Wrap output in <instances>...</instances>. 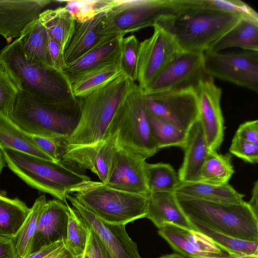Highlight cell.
Segmentation results:
<instances>
[{
    "label": "cell",
    "mask_w": 258,
    "mask_h": 258,
    "mask_svg": "<svg viewBox=\"0 0 258 258\" xmlns=\"http://www.w3.org/2000/svg\"><path fill=\"white\" fill-rule=\"evenodd\" d=\"M145 170L149 194L160 192H174L180 183L178 174L169 164L146 163Z\"/></svg>",
    "instance_id": "obj_35"
},
{
    "label": "cell",
    "mask_w": 258,
    "mask_h": 258,
    "mask_svg": "<svg viewBox=\"0 0 258 258\" xmlns=\"http://www.w3.org/2000/svg\"><path fill=\"white\" fill-rule=\"evenodd\" d=\"M8 117L30 135L65 140L78 125L80 109L79 103L71 107L46 103L19 90Z\"/></svg>",
    "instance_id": "obj_6"
},
{
    "label": "cell",
    "mask_w": 258,
    "mask_h": 258,
    "mask_svg": "<svg viewBox=\"0 0 258 258\" xmlns=\"http://www.w3.org/2000/svg\"><path fill=\"white\" fill-rule=\"evenodd\" d=\"M105 13L82 23H76L73 34L63 51L67 65L72 63L94 46L103 36V21Z\"/></svg>",
    "instance_id": "obj_24"
},
{
    "label": "cell",
    "mask_w": 258,
    "mask_h": 258,
    "mask_svg": "<svg viewBox=\"0 0 258 258\" xmlns=\"http://www.w3.org/2000/svg\"><path fill=\"white\" fill-rule=\"evenodd\" d=\"M38 148L53 161L60 162V157L63 150L62 139L31 135Z\"/></svg>",
    "instance_id": "obj_43"
},
{
    "label": "cell",
    "mask_w": 258,
    "mask_h": 258,
    "mask_svg": "<svg viewBox=\"0 0 258 258\" xmlns=\"http://www.w3.org/2000/svg\"><path fill=\"white\" fill-rule=\"evenodd\" d=\"M148 114L152 135L159 150L172 146L182 148L187 133L166 119Z\"/></svg>",
    "instance_id": "obj_36"
},
{
    "label": "cell",
    "mask_w": 258,
    "mask_h": 258,
    "mask_svg": "<svg viewBox=\"0 0 258 258\" xmlns=\"http://www.w3.org/2000/svg\"><path fill=\"white\" fill-rule=\"evenodd\" d=\"M158 233L174 251L187 258H232L211 238L198 231L167 223Z\"/></svg>",
    "instance_id": "obj_17"
},
{
    "label": "cell",
    "mask_w": 258,
    "mask_h": 258,
    "mask_svg": "<svg viewBox=\"0 0 258 258\" xmlns=\"http://www.w3.org/2000/svg\"><path fill=\"white\" fill-rule=\"evenodd\" d=\"M5 165V160L3 153L0 150V174Z\"/></svg>",
    "instance_id": "obj_52"
},
{
    "label": "cell",
    "mask_w": 258,
    "mask_h": 258,
    "mask_svg": "<svg viewBox=\"0 0 258 258\" xmlns=\"http://www.w3.org/2000/svg\"><path fill=\"white\" fill-rule=\"evenodd\" d=\"M64 242V240H60L43 246L39 250L31 252L24 258H42Z\"/></svg>",
    "instance_id": "obj_49"
},
{
    "label": "cell",
    "mask_w": 258,
    "mask_h": 258,
    "mask_svg": "<svg viewBox=\"0 0 258 258\" xmlns=\"http://www.w3.org/2000/svg\"><path fill=\"white\" fill-rule=\"evenodd\" d=\"M113 0L66 1L64 6L76 23H82L93 19L101 13L106 12Z\"/></svg>",
    "instance_id": "obj_39"
},
{
    "label": "cell",
    "mask_w": 258,
    "mask_h": 258,
    "mask_svg": "<svg viewBox=\"0 0 258 258\" xmlns=\"http://www.w3.org/2000/svg\"><path fill=\"white\" fill-rule=\"evenodd\" d=\"M38 20L49 37L56 42L63 51L76 23L65 7L45 10L40 14Z\"/></svg>",
    "instance_id": "obj_30"
},
{
    "label": "cell",
    "mask_w": 258,
    "mask_h": 258,
    "mask_svg": "<svg viewBox=\"0 0 258 258\" xmlns=\"http://www.w3.org/2000/svg\"><path fill=\"white\" fill-rule=\"evenodd\" d=\"M181 6L174 13L160 19L155 25L169 33L182 51H208L241 17L231 13Z\"/></svg>",
    "instance_id": "obj_3"
},
{
    "label": "cell",
    "mask_w": 258,
    "mask_h": 258,
    "mask_svg": "<svg viewBox=\"0 0 258 258\" xmlns=\"http://www.w3.org/2000/svg\"><path fill=\"white\" fill-rule=\"evenodd\" d=\"M199 120L210 150L217 151L224 139V120L220 102L222 90L206 75L195 88Z\"/></svg>",
    "instance_id": "obj_15"
},
{
    "label": "cell",
    "mask_w": 258,
    "mask_h": 258,
    "mask_svg": "<svg viewBox=\"0 0 258 258\" xmlns=\"http://www.w3.org/2000/svg\"><path fill=\"white\" fill-rule=\"evenodd\" d=\"M254 215L258 218V180L254 182L252 189L251 198L247 202Z\"/></svg>",
    "instance_id": "obj_50"
},
{
    "label": "cell",
    "mask_w": 258,
    "mask_h": 258,
    "mask_svg": "<svg viewBox=\"0 0 258 258\" xmlns=\"http://www.w3.org/2000/svg\"><path fill=\"white\" fill-rule=\"evenodd\" d=\"M234 136L248 142L258 143V120L247 121L241 123Z\"/></svg>",
    "instance_id": "obj_45"
},
{
    "label": "cell",
    "mask_w": 258,
    "mask_h": 258,
    "mask_svg": "<svg viewBox=\"0 0 258 258\" xmlns=\"http://www.w3.org/2000/svg\"><path fill=\"white\" fill-rule=\"evenodd\" d=\"M69 212L68 204L58 199L46 202L38 221L31 253L57 241H66Z\"/></svg>",
    "instance_id": "obj_20"
},
{
    "label": "cell",
    "mask_w": 258,
    "mask_h": 258,
    "mask_svg": "<svg viewBox=\"0 0 258 258\" xmlns=\"http://www.w3.org/2000/svg\"><path fill=\"white\" fill-rule=\"evenodd\" d=\"M119 148L117 134L115 132L93 144L64 148L60 161L69 167L90 170L106 184Z\"/></svg>",
    "instance_id": "obj_13"
},
{
    "label": "cell",
    "mask_w": 258,
    "mask_h": 258,
    "mask_svg": "<svg viewBox=\"0 0 258 258\" xmlns=\"http://www.w3.org/2000/svg\"><path fill=\"white\" fill-rule=\"evenodd\" d=\"M205 73L214 78L258 91V51L204 53Z\"/></svg>",
    "instance_id": "obj_10"
},
{
    "label": "cell",
    "mask_w": 258,
    "mask_h": 258,
    "mask_svg": "<svg viewBox=\"0 0 258 258\" xmlns=\"http://www.w3.org/2000/svg\"><path fill=\"white\" fill-rule=\"evenodd\" d=\"M66 197L84 222L97 234L112 258H142L136 243L126 231L125 225L105 223L72 194Z\"/></svg>",
    "instance_id": "obj_16"
},
{
    "label": "cell",
    "mask_w": 258,
    "mask_h": 258,
    "mask_svg": "<svg viewBox=\"0 0 258 258\" xmlns=\"http://www.w3.org/2000/svg\"><path fill=\"white\" fill-rule=\"evenodd\" d=\"M144 95L148 113L173 123L185 133L198 119V101L195 89Z\"/></svg>",
    "instance_id": "obj_12"
},
{
    "label": "cell",
    "mask_w": 258,
    "mask_h": 258,
    "mask_svg": "<svg viewBox=\"0 0 258 258\" xmlns=\"http://www.w3.org/2000/svg\"><path fill=\"white\" fill-rule=\"evenodd\" d=\"M19 90L15 80L0 61V116H9Z\"/></svg>",
    "instance_id": "obj_41"
},
{
    "label": "cell",
    "mask_w": 258,
    "mask_h": 258,
    "mask_svg": "<svg viewBox=\"0 0 258 258\" xmlns=\"http://www.w3.org/2000/svg\"><path fill=\"white\" fill-rule=\"evenodd\" d=\"M46 202L44 195L35 201L26 219L14 238L18 258H24L31 253L38 221Z\"/></svg>",
    "instance_id": "obj_34"
},
{
    "label": "cell",
    "mask_w": 258,
    "mask_h": 258,
    "mask_svg": "<svg viewBox=\"0 0 258 258\" xmlns=\"http://www.w3.org/2000/svg\"><path fill=\"white\" fill-rule=\"evenodd\" d=\"M0 258H18L13 238L0 236Z\"/></svg>",
    "instance_id": "obj_47"
},
{
    "label": "cell",
    "mask_w": 258,
    "mask_h": 258,
    "mask_svg": "<svg viewBox=\"0 0 258 258\" xmlns=\"http://www.w3.org/2000/svg\"><path fill=\"white\" fill-rule=\"evenodd\" d=\"M69 212L65 245L74 255L82 256L88 240L90 228L70 206Z\"/></svg>",
    "instance_id": "obj_38"
},
{
    "label": "cell",
    "mask_w": 258,
    "mask_h": 258,
    "mask_svg": "<svg viewBox=\"0 0 258 258\" xmlns=\"http://www.w3.org/2000/svg\"><path fill=\"white\" fill-rule=\"evenodd\" d=\"M50 0H0V35L8 42L19 38L24 28L37 19Z\"/></svg>",
    "instance_id": "obj_19"
},
{
    "label": "cell",
    "mask_w": 258,
    "mask_h": 258,
    "mask_svg": "<svg viewBox=\"0 0 258 258\" xmlns=\"http://www.w3.org/2000/svg\"><path fill=\"white\" fill-rule=\"evenodd\" d=\"M146 159L136 153L119 147L106 184L125 192L148 196Z\"/></svg>",
    "instance_id": "obj_18"
},
{
    "label": "cell",
    "mask_w": 258,
    "mask_h": 258,
    "mask_svg": "<svg viewBox=\"0 0 258 258\" xmlns=\"http://www.w3.org/2000/svg\"><path fill=\"white\" fill-rule=\"evenodd\" d=\"M8 167L29 186L67 204V195L90 180L61 162H56L16 150H1Z\"/></svg>",
    "instance_id": "obj_5"
},
{
    "label": "cell",
    "mask_w": 258,
    "mask_h": 258,
    "mask_svg": "<svg viewBox=\"0 0 258 258\" xmlns=\"http://www.w3.org/2000/svg\"><path fill=\"white\" fill-rule=\"evenodd\" d=\"M182 6L231 13L258 20L257 12L239 0H181Z\"/></svg>",
    "instance_id": "obj_37"
},
{
    "label": "cell",
    "mask_w": 258,
    "mask_h": 258,
    "mask_svg": "<svg viewBox=\"0 0 258 258\" xmlns=\"http://www.w3.org/2000/svg\"><path fill=\"white\" fill-rule=\"evenodd\" d=\"M123 74L119 59L67 77L76 98L86 96Z\"/></svg>",
    "instance_id": "obj_25"
},
{
    "label": "cell",
    "mask_w": 258,
    "mask_h": 258,
    "mask_svg": "<svg viewBox=\"0 0 258 258\" xmlns=\"http://www.w3.org/2000/svg\"><path fill=\"white\" fill-rule=\"evenodd\" d=\"M18 38L29 60L55 70L49 53V36L38 18L29 24Z\"/></svg>",
    "instance_id": "obj_27"
},
{
    "label": "cell",
    "mask_w": 258,
    "mask_h": 258,
    "mask_svg": "<svg viewBox=\"0 0 258 258\" xmlns=\"http://www.w3.org/2000/svg\"><path fill=\"white\" fill-rule=\"evenodd\" d=\"M140 42L135 35L124 37L121 41L119 64L123 74L136 82L138 77V61Z\"/></svg>",
    "instance_id": "obj_40"
},
{
    "label": "cell",
    "mask_w": 258,
    "mask_h": 258,
    "mask_svg": "<svg viewBox=\"0 0 258 258\" xmlns=\"http://www.w3.org/2000/svg\"><path fill=\"white\" fill-rule=\"evenodd\" d=\"M153 27L152 36L140 42L137 81L143 91L181 51L169 33L157 25Z\"/></svg>",
    "instance_id": "obj_14"
},
{
    "label": "cell",
    "mask_w": 258,
    "mask_h": 258,
    "mask_svg": "<svg viewBox=\"0 0 258 258\" xmlns=\"http://www.w3.org/2000/svg\"><path fill=\"white\" fill-rule=\"evenodd\" d=\"M229 152L245 162L256 164L258 162V143H252L234 136Z\"/></svg>",
    "instance_id": "obj_42"
},
{
    "label": "cell",
    "mask_w": 258,
    "mask_h": 258,
    "mask_svg": "<svg viewBox=\"0 0 258 258\" xmlns=\"http://www.w3.org/2000/svg\"><path fill=\"white\" fill-rule=\"evenodd\" d=\"M145 218L151 220L158 229L165 224L171 223L196 230L181 209L174 192H160L149 194Z\"/></svg>",
    "instance_id": "obj_23"
},
{
    "label": "cell",
    "mask_w": 258,
    "mask_h": 258,
    "mask_svg": "<svg viewBox=\"0 0 258 258\" xmlns=\"http://www.w3.org/2000/svg\"><path fill=\"white\" fill-rule=\"evenodd\" d=\"M182 149L184 157L177 173L179 180L180 183L196 182L210 150L198 119L187 132Z\"/></svg>",
    "instance_id": "obj_21"
},
{
    "label": "cell",
    "mask_w": 258,
    "mask_h": 258,
    "mask_svg": "<svg viewBox=\"0 0 258 258\" xmlns=\"http://www.w3.org/2000/svg\"><path fill=\"white\" fill-rule=\"evenodd\" d=\"M195 229L211 238L232 258H258V241L243 240L224 235L200 224L191 222Z\"/></svg>",
    "instance_id": "obj_33"
},
{
    "label": "cell",
    "mask_w": 258,
    "mask_h": 258,
    "mask_svg": "<svg viewBox=\"0 0 258 258\" xmlns=\"http://www.w3.org/2000/svg\"><path fill=\"white\" fill-rule=\"evenodd\" d=\"M181 7L180 0H113L105 12L102 33L124 36L153 27L160 19Z\"/></svg>",
    "instance_id": "obj_9"
},
{
    "label": "cell",
    "mask_w": 258,
    "mask_h": 258,
    "mask_svg": "<svg viewBox=\"0 0 258 258\" xmlns=\"http://www.w3.org/2000/svg\"><path fill=\"white\" fill-rule=\"evenodd\" d=\"M174 193L204 201L226 204L243 202L244 195L229 183L217 185L202 182L180 183Z\"/></svg>",
    "instance_id": "obj_28"
},
{
    "label": "cell",
    "mask_w": 258,
    "mask_h": 258,
    "mask_svg": "<svg viewBox=\"0 0 258 258\" xmlns=\"http://www.w3.org/2000/svg\"><path fill=\"white\" fill-rule=\"evenodd\" d=\"M124 37L113 34L103 36L83 55L67 65L62 73L68 78L119 59L121 42Z\"/></svg>",
    "instance_id": "obj_22"
},
{
    "label": "cell",
    "mask_w": 258,
    "mask_h": 258,
    "mask_svg": "<svg viewBox=\"0 0 258 258\" xmlns=\"http://www.w3.org/2000/svg\"><path fill=\"white\" fill-rule=\"evenodd\" d=\"M73 195L103 222L125 225L145 218L148 196L125 192L91 179L73 188Z\"/></svg>",
    "instance_id": "obj_7"
},
{
    "label": "cell",
    "mask_w": 258,
    "mask_h": 258,
    "mask_svg": "<svg viewBox=\"0 0 258 258\" xmlns=\"http://www.w3.org/2000/svg\"><path fill=\"white\" fill-rule=\"evenodd\" d=\"M136 82L122 74L89 94L78 98L80 117L64 148L89 145L104 138L115 115Z\"/></svg>",
    "instance_id": "obj_2"
},
{
    "label": "cell",
    "mask_w": 258,
    "mask_h": 258,
    "mask_svg": "<svg viewBox=\"0 0 258 258\" xmlns=\"http://www.w3.org/2000/svg\"><path fill=\"white\" fill-rule=\"evenodd\" d=\"M232 157L230 153L223 155L210 150L196 182L217 185L229 183L234 173Z\"/></svg>",
    "instance_id": "obj_32"
},
{
    "label": "cell",
    "mask_w": 258,
    "mask_h": 258,
    "mask_svg": "<svg viewBox=\"0 0 258 258\" xmlns=\"http://www.w3.org/2000/svg\"><path fill=\"white\" fill-rule=\"evenodd\" d=\"M89 228L88 240L82 258H112L97 234Z\"/></svg>",
    "instance_id": "obj_44"
},
{
    "label": "cell",
    "mask_w": 258,
    "mask_h": 258,
    "mask_svg": "<svg viewBox=\"0 0 258 258\" xmlns=\"http://www.w3.org/2000/svg\"><path fill=\"white\" fill-rule=\"evenodd\" d=\"M159 258H187L177 253L168 254L161 256Z\"/></svg>",
    "instance_id": "obj_51"
},
{
    "label": "cell",
    "mask_w": 258,
    "mask_h": 258,
    "mask_svg": "<svg viewBox=\"0 0 258 258\" xmlns=\"http://www.w3.org/2000/svg\"><path fill=\"white\" fill-rule=\"evenodd\" d=\"M3 149H12L54 161L38 148L31 135L20 128L8 117L0 116V150Z\"/></svg>",
    "instance_id": "obj_29"
},
{
    "label": "cell",
    "mask_w": 258,
    "mask_h": 258,
    "mask_svg": "<svg viewBox=\"0 0 258 258\" xmlns=\"http://www.w3.org/2000/svg\"><path fill=\"white\" fill-rule=\"evenodd\" d=\"M174 194L190 222L200 224L224 235L258 241V218L247 202L215 203Z\"/></svg>",
    "instance_id": "obj_4"
},
{
    "label": "cell",
    "mask_w": 258,
    "mask_h": 258,
    "mask_svg": "<svg viewBox=\"0 0 258 258\" xmlns=\"http://www.w3.org/2000/svg\"><path fill=\"white\" fill-rule=\"evenodd\" d=\"M48 49L53 68L62 73L66 67L63 58V51L58 44L49 37Z\"/></svg>",
    "instance_id": "obj_46"
},
{
    "label": "cell",
    "mask_w": 258,
    "mask_h": 258,
    "mask_svg": "<svg viewBox=\"0 0 258 258\" xmlns=\"http://www.w3.org/2000/svg\"><path fill=\"white\" fill-rule=\"evenodd\" d=\"M30 210L20 199L8 198L0 192V236L14 239Z\"/></svg>",
    "instance_id": "obj_31"
},
{
    "label": "cell",
    "mask_w": 258,
    "mask_h": 258,
    "mask_svg": "<svg viewBox=\"0 0 258 258\" xmlns=\"http://www.w3.org/2000/svg\"><path fill=\"white\" fill-rule=\"evenodd\" d=\"M1 61L20 90L44 103L75 106L78 99L73 94L70 81L61 72L29 60L18 38L0 51Z\"/></svg>",
    "instance_id": "obj_1"
},
{
    "label": "cell",
    "mask_w": 258,
    "mask_h": 258,
    "mask_svg": "<svg viewBox=\"0 0 258 258\" xmlns=\"http://www.w3.org/2000/svg\"><path fill=\"white\" fill-rule=\"evenodd\" d=\"M115 132L119 147L146 159L159 150L152 135L143 90L136 83L115 115L106 136Z\"/></svg>",
    "instance_id": "obj_8"
},
{
    "label": "cell",
    "mask_w": 258,
    "mask_h": 258,
    "mask_svg": "<svg viewBox=\"0 0 258 258\" xmlns=\"http://www.w3.org/2000/svg\"><path fill=\"white\" fill-rule=\"evenodd\" d=\"M204 53L180 51L143 91L146 95L195 89L207 75Z\"/></svg>",
    "instance_id": "obj_11"
},
{
    "label": "cell",
    "mask_w": 258,
    "mask_h": 258,
    "mask_svg": "<svg viewBox=\"0 0 258 258\" xmlns=\"http://www.w3.org/2000/svg\"><path fill=\"white\" fill-rule=\"evenodd\" d=\"M231 47L258 51V20L241 17L207 51L220 52Z\"/></svg>",
    "instance_id": "obj_26"
},
{
    "label": "cell",
    "mask_w": 258,
    "mask_h": 258,
    "mask_svg": "<svg viewBox=\"0 0 258 258\" xmlns=\"http://www.w3.org/2000/svg\"><path fill=\"white\" fill-rule=\"evenodd\" d=\"M42 258H82L74 255L65 245V242Z\"/></svg>",
    "instance_id": "obj_48"
}]
</instances>
